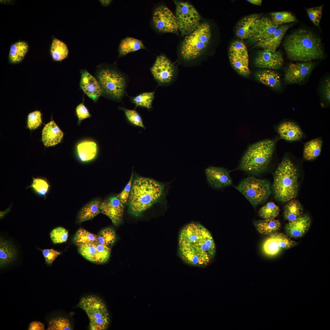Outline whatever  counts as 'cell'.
I'll return each instance as SVG.
<instances>
[{"instance_id": "1", "label": "cell", "mask_w": 330, "mask_h": 330, "mask_svg": "<svg viewBox=\"0 0 330 330\" xmlns=\"http://www.w3.org/2000/svg\"><path fill=\"white\" fill-rule=\"evenodd\" d=\"M178 243L179 256L189 265L207 266L215 255V245L211 234L198 223H191L184 226L179 234Z\"/></svg>"}, {"instance_id": "2", "label": "cell", "mask_w": 330, "mask_h": 330, "mask_svg": "<svg viewBox=\"0 0 330 330\" xmlns=\"http://www.w3.org/2000/svg\"><path fill=\"white\" fill-rule=\"evenodd\" d=\"M288 58L300 62H311L321 59L323 53L320 38L311 31H297L289 35L284 43Z\"/></svg>"}, {"instance_id": "3", "label": "cell", "mask_w": 330, "mask_h": 330, "mask_svg": "<svg viewBox=\"0 0 330 330\" xmlns=\"http://www.w3.org/2000/svg\"><path fill=\"white\" fill-rule=\"evenodd\" d=\"M163 185L152 179L137 177L133 181L127 202L128 211L138 216L160 200L164 192Z\"/></svg>"}, {"instance_id": "4", "label": "cell", "mask_w": 330, "mask_h": 330, "mask_svg": "<svg viewBox=\"0 0 330 330\" xmlns=\"http://www.w3.org/2000/svg\"><path fill=\"white\" fill-rule=\"evenodd\" d=\"M273 189L276 198L282 202L296 197L298 189L297 170L290 159L284 157L275 170Z\"/></svg>"}, {"instance_id": "5", "label": "cell", "mask_w": 330, "mask_h": 330, "mask_svg": "<svg viewBox=\"0 0 330 330\" xmlns=\"http://www.w3.org/2000/svg\"><path fill=\"white\" fill-rule=\"evenodd\" d=\"M275 146V141L273 140H264L251 145L241 160L240 168L252 173L263 171L270 163Z\"/></svg>"}, {"instance_id": "6", "label": "cell", "mask_w": 330, "mask_h": 330, "mask_svg": "<svg viewBox=\"0 0 330 330\" xmlns=\"http://www.w3.org/2000/svg\"><path fill=\"white\" fill-rule=\"evenodd\" d=\"M97 70V79L103 93L114 100L121 99L126 86L124 76L115 68L104 64L99 65Z\"/></svg>"}, {"instance_id": "7", "label": "cell", "mask_w": 330, "mask_h": 330, "mask_svg": "<svg viewBox=\"0 0 330 330\" xmlns=\"http://www.w3.org/2000/svg\"><path fill=\"white\" fill-rule=\"evenodd\" d=\"M78 306L86 314L90 321L89 329L105 330L109 323V315L106 306L99 297L90 295L81 299Z\"/></svg>"}, {"instance_id": "8", "label": "cell", "mask_w": 330, "mask_h": 330, "mask_svg": "<svg viewBox=\"0 0 330 330\" xmlns=\"http://www.w3.org/2000/svg\"><path fill=\"white\" fill-rule=\"evenodd\" d=\"M211 37L210 28L208 24H199L196 29L184 40L181 48L183 58L190 61L199 57L207 47Z\"/></svg>"}, {"instance_id": "9", "label": "cell", "mask_w": 330, "mask_h": 330, "mask_svg": "<svg viewBox=\"0 0 330 330\" xmlns=\"http://www.w3.org/2000/svg\"><path fill=\"white\" fill-rule=\"evenodd\" d=\"M236 188L254 207L264 202L271 193L268 181L253 176L245 179Z\"/></svg>"}, {"instance_id": "10", "label": "cell", "mask_w": 330, "mask_h": 330, "mask_svg": "<svg viewBox=\"0 0 330 330\" xmlns=\"http://www.w3.org/2000/svg\"><path fill=\"white\" fill-rule=\"evenodd\" d=\"M175 4L178 29L182 35L190 34L199 25L200 16L195 8L187 2H179Z\"/></svg>"}, {"instance_id": "11", "label": "cell", "mask_w": 330, "mask_h": 330, "mask_svg": "<svg viewBox=\"0 0 330 330\" xmlns=\"http://www.w3.org/2000/svg\"><path fill=\"white\" fill-rule=\"evenodd\" d=\"M154 79L161 85H167L173 82L177 75L173 63L165 56H158L151 69Z\"/></svg>"}, {"instance_id": "12", "label": "cell", "mask_w": 330, "mask_h": 330, "mask_svg": "<svg viewBox=\"0 0 330 330\" xmlns=\"http://www.w3.org/2000/svg\"><path fill=\"white\" fill-rule=\"evenodd\" d=\"M152 21L155 27L159 31L176 33L178 30L176 16L165 6H160L156 9Z\"/></svg>"}, {"instance_id": "13", "label": "cell", "mask_w": 330, "mask_h": 330, "mask_svg": "<svg viewBox=\"0 0 330 330\" xmlns=\"http://www.w3.org/2000/svg\"><path fill=\"white\" fill-rule=\"evenodd\" d=\"M80 254L87 260L94 263L106 262L110 257L111 249L98 243L84 244L78 247Z\"/></svg>"}, {"instance_id": "14", "label": "cell", "mask_w": 330, "mask_h": 330, "mask_svg": "<svg viewBox=\"0 0 330 330\" xmlns=\"http://www.w3.org/2000/svg\"><path fill=\"white\" fill-rule=\"evenodd\" d=\"M295 241L288 236L281 233L276 232L270 235L264 242L262 250L266 255L272 256L277 255L282 249L293 248Z\"/></svg>"}, {"instance_id": "15", "label": "cell", "mask_w": 330, "mask_h": 330, "mask_svg": "<svg viewBox=\"0 0 330 330\" xmlns=\"http://www.w3.org/2000/svg\"><path fill=\"white\" fill-rule=\"evenodd\" d=\"M314 66L311 61L292 64L285 70L284 80L288 84L301 82L309 76Z\"/></svg>"}, {"instance_id": "16", "label": "cell", "mask_w": 330, "mask_h": 330, "mask_svg": "<svg viewBox=\"0 0 330 330\" xmlns=\"http://www.w3.org/2000/svg\"><path fill=\"white\" fill-rule=\"evenodd\" d=\"M125 205L117 196L110 197L101 202L100 208L101 213L108 217L115 226L121 222Z\"/></svg>"}, {"instance_id": "17", "label": "cell", "mask_w": 330, "mask_h": 330, "mask_svg": "<svg viewBox=\"0 0 330 330\" xmlns=\"http://www.w3.org/2000/svg\"><path fill=\"white\" fill-rule=\"evenodd\" d=\"M283 61L282 55L280 52L263 49L258 52L255 60V64L259 68L276 69L280 68Z\"/></svg>"}, {"instance_id": "18", "label": "cell", "mask_w": 330, "mask_h": 330, "mask_svg": "<svg viewBox=\"0 0 330 330\" xmlns=\"http://www.w3.org/2000/svg\"><path fill=\"white\" fill-rule=\"evenodd\" d=\"M80 73V88L89 97L96 102L103 93L100 83L86 69L81 70Z\"/></svg>"}, {"instance_id": "19", "label": "cell", "mask_w": 330, "mask_h": 330, "mask_svg": "<svg viewBox=\"0 0 330 330\" xmlns=\"http://www.w3.org/2000/svg\"><path fill=\"white\" fill-rule=\"evenodd\" d=\"M205 173L208 182L214 188H221L232 184L229 173L223 168L210 167L206 169Z\"/></svg>"}, {"instance_id": "20", "label": "cell", "mask_w": 330, "mask_h": 330, "mask_svg": "<svg viewBox=\"0 0 330 330\" xmlns=\"http://www.w3.org/2000/svg\"><path fill=\"white\" fill-rule=\"evenodd\" d=\"M311 219L307 215H303L299 218L289 222L285 225V231L289 237L297 238L304 236L309 230Z\"/></svg>"}, {"instance_id": "21", "label": "cell", "mask_w": 330, "mask_h": 330, "mask_svg": "<svg viewBox=\"0 0 330 330\" xmlns=\"http://www.w3.org/2000/svg\"><path fill=\"white\" fill-rule=\"evenodd\" d=\"M277 131L281 138L290 141L299 140L303 135L300 127L291 121H284L280 123L277 127Z\"/></svg>"}, {"instance_id": "22", "label": "cell", "mask_w": 330, "mask_h": 330, "mask_svg": "<svg viewBox=\"0 0 330 330\" xmlns=\"http://www.w3.org/2000/svg\"><path fill=\"white\" fill-rule=\"evenodd\" d=\"M279 26L269 18H260L251 38L257 42L263 40L272 35Z\"/></svg>"}, {"instance_id": "23", "label": "cell", "mask_w": 330, "mask_h": 330, "mask_svg": "<svg viewBox=\"0 0 330 330\" xmlns=\"http://www.w3.org/2000/svg\"><path fill=\"white\" fill-rule=\"evenodd\" d=\"M290 25L279 26L276 31L267 38L257 42L258 47L272 51H276L280 44Z\"/></svg>"}, {"instance_id": "24", "label": "cell", "mask_w": 330, "mask_h": 330, "mask_svg": "<svg viewBox=\"0 0 330 330\" xmlns=\"http://www.w3.org/2000/svg\"><path fill=\"white\" fill-rule=\"evenodd\" d=\"M63 136V132L53 120L46 124L42 130V141L47 147L53 146L60 143Z\"/></svg>"}, {"instance_id": "25", "label": "cell", "mask_w": 330, "mask_h": 330, "mask_svg": "<svg viewBox=\"0 0 330 330\" xmlns=\"http://www.w3.org/2000/svg\"><path fill=\"white\" fill-rule=\"evenodd\" d=\"M260 17L257 15L247 16L238 23L236 28V34L242 39L251 38Z\"/></svg>"}, {"instance_id": "26", "label": "cell", "mask_w": 330, "mask_h": 330, "mask_svg": "<svg viewBox=\"0 0 330 330\" xmlns=\"http://www.w3.org/2000/svg\"><path fill=\"white\" fill-rule=\"evenodd\" d=\"M17 252L15 248L9 241L0 239V265L1 268L6 266L15 259Z\"/></svg>"}, {"instance_id": "27", "label": "cell", "mask_w": 330, "mask_h": 330, "mask_svg": "<svg viewBox=\"0 0 330 330\" xmlns=\"http://www.w3.org/2000/svg\"><path fill=\"white\" fill-rule=\"evenodd\" d=\"M256 76L258 80L263 84L271 88L279 89L281 86L280 75L271 69H264L259 72Z\"/></svg>"}, {"instance_id": "28", "label": "cell", "mask_w": 330, "mask_h": 330, "mask_svg": "<svg viewBox=\"0 0 330 330\" xmlns=\"http://www.w3.org/2000/svg\"><path fill=\"white\" fill-rule=\"evenodd\" d=\"M78 156L83 162L88 161L94 159L97 152L96 144L90 141H84L79 143L77 147Z\"/></svg>"}, {"instance_id": "29", "label": "cell", "mask_w": 330, "mask_h": 330, "mask_svg": "<svg viewBox=\"0 0 330 330\" xmlns=\"http://www.w3.org/2000/svg\"><path fill=\"white\" fill-rule=\"evenodd\" d=\"M142 49L146 48L141 40L132 37H127L123 39L120 43L118 48V57Z\"/></svg>"}, {"instance_id": "30", "label": "cell", "mask_w": 330, "mask_h": 330, "mask_svg": "<svg viewBox=\"0 0 330 330\" xmlns=\"http://www.w3.org/2000/svg\"><path fill=\"white\" fill-rule=\"evenodd\" d=\"M322 144V139L319 138L306 142L304 145L303 150L304 159L310 161L318 157L321 152Z\"/></svg>"}, {"instance_id": "31", "label": "cell", "mask_w": 330, "mask_h": 330, "mask_svg": "<svg viewBox=\"0 0 330 330\" xmlns=\"http://www.w3.org/2000/svg\"><path fill=\"white\" fill-rule=\"evenodd\" d=\"M101 202L100 200H96L86 205L79 214V222H82L90 220L101 213L100 206Z\"/></svg>"}, {"instance_id": "32", "label": "cell", "mask_w": 330, "mask_h": 330, "mask_svg": "<svg viewBox=\"0 0 330 330\" xmlns=\"http://www.w3.org/2000/svg\"><path fill=\"white\" fill-rule=\"evenodd\" d=\"M303 210L300 203L295 199L287 202L284 209L283 216L288 222L294 220L303 215Z\"/></svg>"}, {"instance_id": "33", "label": "cell", "mask_w": 330, "mask_h": 330, "mask_svg": "<svg viewBox=\"0 0 330 330\" xmlns=\"http://www.w3.org/2000/svg\"><path fill=\"white\" fill-rule=\"evenodd\" d=\"M254 225L258 232L265 235H270L277 232L281 226L279 221L275 219L257 221L255 222Z\"/></svg>"}, {"instance_id": "34", "label": "cell", "mask_w": 330, "mask_h": 330, "mask_svg": "<svg viewBox=\"0 0 330 330\" xmlns=\"http://www.w3.org/2000/svg\"><path fill=\"white\" fill-rule=\"evenodd\" d=\"M28 46L24 42H16L11 47L9 56V62L17 64L21 62L27 53Z\"/></svg>"}, {"instance_id": "35", "label": "cell", "mask_w": 330, "mask_h": 330, "mask_svg": "<svg viewBox=\"0 0 330 330\" xmlns=\"http://www.w3.org/2000/svg\"><path fill=\"white\" fill-rule=\"evenodd\" d=\"M50 51L53 59L57 61H61L65 59L69 53L66 45L56 38H54L53 39Z\"/></svg>"}, {"instance_id": "36", "label": "cell", "mask_w": 330, "mask_h": 330, "mask_svg": "<svg viewBox=\"0 0 330 330\" xmlns=\"http://www.w3.org/2000/svg\"><path fill=\"white\" fill-rule=\"evenodd\" d=\"M32 177L33 179L32 182L30 185L27 186L26 189L30 188L36 195L40 197H43L45 199L50 187V185L48 181L45 178H35L32 176Z\"/></svg>"}, {"instance_id": "37", "label": "cell", "mask_w": 330, "mask_h": 330, "mask_svg": "<svg viewBox=\"0 0 330 330\" xmlns=\"http://www.w3.org/2000/svg\"><path fill=\"white\" fill-rule=\"evenodd\" d=\"M73 240L78 247L89 243H99L97 235L82 229H79L77 232Z\"/></svg>"}, {"instance_id": "38", "label": "cell", "mask_w": 330, "mask_h": 330, "mask_svg": "<svg viewBox=\"0 0 330 330\" xmlns=\"http://www.w3.org/2000/svg\"><path fill=\"white\" fill-rule=\"evenodd\" d=\"M229 58L233 66L239 73L243 75L249 73L248 58L229 54Z\"/></svg>"}, {"instance_id": "39", "label": "cell", "mask_w": 330, "mask_h": 330, "mask_svg": "<svg viewBox=\"0 0 330 330\" xmlns=\"http://www.w3.org/2000/svg\"><path fill=\"white\" fill-rule=\"evenodd\" d=\"M154 92H144L131 98L132 102L136 107H145L148 109L152 108V103L154 98Z\"/></svg>"}, {"instance_id": "40", "label": "cell", "mask_w": 330, "mask_h": 330, "mask_svg": "<svg viewBox=\"0 0 330 330\" xmlns=\"http://www.w3.org/2000/svg\"><path fill=\"white\" fill-rule=\"evenodd\" d=\"M280 209L273 202H269L259 210L260 216L264 219H274L278 216Z\"/></svg>"}, {"instance_id": "41", "label": "cell", "mask_w": 330, "mask_h": 330, "mask_svg": "<svg viewBox=\"0 0 330 330\" xmlns=\"http://www.w3.org/2000/svg\"><path fill=\"white\" fill-rule=\"evenodd\" d=\"M271 20L277 25L295 22L296 18L291 13L285 11L273 12L270 14Z\"/></svg>"}, {"instance_id": "42", "label": "cell", "mask_w": 330, "mask_h": 330, "mask_svg": "<svg viewBox=\"0 0 330 330\" xmlns=\"http://www.w3.org/2000/svg\"><path fill=\"white\" fill-rule=\"evenodd\" d=\"M97 236L99 243L110 248L113 245L116 239L114 230L109 228L102 229Z\"/></svg>"}, {"instance_id": "43", "label": "cell", "mask_w": 330, "mask_h": 330, "mask_svg": "<svg viewBox=\"0 0 330 330\" xmlns=\"http://www.w3.org/2000/svg\"><path fill=\"white\" fill-rule=\"evenodd\" d=\"M118 108L124 112L127 119L132 124L145 129L141 117L135 110L129 109L121 106Z\"/></svg>"}, {"instance_id": "44", "label": "cell", "mask_w": 330, "mask_h": 330, "mask_svg": "<svg viewBox=\"0 0 330 330\" xmlns=\"http://www.w3.org/2000/svg\"><path fill=\"white\" fill-rule=\"evenodd\" d=\"M47 330H72L71 323L68 319L63 317H57L50 320Z\"/></svg>"}, {"instance_id": "45", "label": "cell", "mask_w": 330, "mask_h": 330, "mask_svg": "<svg viewBox=\"0 0 330 330\" xmlns=\"http://www.w3.org/2000/svg\"><path fill=\"white\" fill-rule=\"evenodd\" d=\"M50 234L51 240L54 244L66 242L68 237V231L61 227H57L53 229Z\"/></svg>"}, {"instance_id": "46", "label": "cell", "mask_w": 330, "mask_h": 330, "mask_svg": "<svg viewBox=\"0 0 330 330\" xmlns=\"http://www.w3.org/2000/svg\"><path fill=\"white\" fill-rule=\"evenodd\" d=\"M229 54L248 58L246 46L241 41H236L232 44L229 49Z\"/></svg>"}, {"instance_id": "47", "label": "cell", "mask_w": 330, "mask_h": 330, "mask_svg": "<svg viewBox=\"0 0 330 330\" xmlns=\"http://www.w3.org/2000/svg\"><path fill=\"white\" fill-rule=\"evenodd\" d=\"M308 17L316 26L319 27L322 15L321 6L309 8L306 9Z\"/></svg>"}, {"instance_id": "48", "label": "cell", "mask_w": 330, "mask_h": 330, "mask_svg": "<svg viewBox=\"0 0 330 330\" xmlns=\"http://www.w3.org/2000/svg\"><path fill=\"white\" fill-rule=\"evenodd\" d=\"M40 111H36L29 114L28 116V127L31 129H34L39 126L42 123Z\"/></svg>"}, {"instance_id": "49", "label": "cell", "mask_w": 330, "mask_h": 330, "mask_svg": "<svg viewBox=\"0 0 330 330\" xmlns=\"http://www.w3.org/2000/svg\"><path fill=\"white\" fill-rule=\"evenodd\" d=\"M133 179L132 172L130 179L127 184L122 192L116 196L120 202L124 205L127 203L128 201L133 181Z\"/></svg>"}, {"instance_id": "50", "label": "cell", "mask_w": 330, "mask_h": 330, "mask_svg": "<svg viewBox=\"0 0 330 330\" xmlns=\"http://www.w3.org/2000/svg\"><path fill=\"white\" fill-rule=\"evenodd\" d=\"M75 112L78 119V125H80L83 120L91 116L88 109L84 105L83 102L79 104L77 106Z\"/></svg>"}, {"instance_id": "51", "label": "cell", "mask_w": 330, "mask_h": 330, "mask_svg": "<svg viewBox=\"0 0 330 330\" xmlns=\"http://www.w3.org/2000/svg\"><path fill=\"white\" fill-rule=\"evenodd\" d=\"M42 253L46 263L51 264L56 258L60 254V252L53 249H46L42 250Z\"/></svg>"}, {"instance_id": "52", "label": "cell", "mask_w": 330, "mask_h": 330, "mask_svg": "<svg viewBox=\"0 0 330 330\" xmlns=\"http://www.w3.org/2000/svg\"><path fill=\"white\" fill-rule=\"evenodd\" d=\"M322 88V93L325 99L328 102H330V81L329 79L326 80Z\"/></svg>"}, {"instance_id": "53", "label": "cell", "mask_w": 330, "mask_h": 330, "mask_svg": "<svg viewBox=\"0 0 330 330\" xmlns=\"http://www.w3.org/2000/svg\"><path fill=\"white\" fill-rule=\"evenodd\" d=\"M29 330H45L44 324L38 321H34L29 324L28 328Z\"/></svg>"}, {"instance_id": "54", "label": "cell", "mask_w": 330, "mask_h": 330, "mask_svg": "<svg viewBox=\"0 0 330 330\" xmlns=\"http://www.w3.org/2000/svg\"><path fill=\"white\" fill-rule=\"evenodd\" d=\"M101 5L103 7H107L111 3L112 0H99Z\"/></svg>"}, {"instance_id": "55", "label": "cell", "mask_w": 330, "mask_h": 330, "mask_svg": "<svg viewBox=\"0 0 330 330\" xmlns=\"http://www.w3.org/2000/svg\"><path fill=\"white\" fill-rule=\"evenodd\" d=\"M248 1L252 4L258 6H261L262 2V0H250Z\"/></svg>"}]
</instances>
